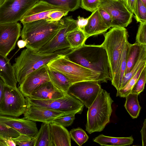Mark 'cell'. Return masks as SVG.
Instances as JSON below:
<instances>
[{
	"mask_svg": "<svg viewBox=\"0 0 146 146\" xmlns=\"http://www.w3.org/2000/svg\"><path fill=\"white\" fill-rule=\"evenodd\" d=\"M24 118L35 121L50 123L64 113L30 104L26 102Z\"/></svg>",
	"mask_w": 146,
	"mask_h": 146,
	"instance_id": "cell-17",
	"label": "cell"
},
{
	"mask_svg": "<svg viewBox=\"0 0 146 146\" xmlns=\"http://www.w3.org/2000/svg\"><path fill=\"white\" fill-rule=\"evenodd\" d=\"M136 42L146 45V22L140 23L136 37Z\"/></svg>",
	"mask_w": 146,
	"mask_h": 146,
	"instance_id": "cell-38",
	"label": "cell"
},
{
	"mask_svg": "<svg viewBox=\"0 0 146 146\" xmlns=\"http://www.w3.org/2000/svg\"><path fill=\"white\" fill-rule=\"evenodd\" d=\"M5 85L4 82L0 78V104L3 97Z\"/></svg>",
	"mask_w": 146,
	"mask_h": 146,
	"instance_id": "cell-46",
	"label": "cell"
},
{
	"mask_svg": "<svg viewBox=\"0 0 146 146\" xmlns=\"http://www.w3.org/2000/svg\"><path fill=\"white\" fill-rule=\"evenodd\" d=\"M138 95L130 93L125 97L124 106L129 115L133 119L137 118L141 109L138 99Z\"/></svg>",
	"mask_w": 146,
	"mask_h": 146,
	"instance_id": "cell-27",
	"label": "cell"
},
{
	"mask_svg": "<svg viewBox=\"0 0 146 146\" xmlns=\"http://www.w3.org/2000/svg\"><path fill=\"white\" fill-rule=\"evenodd\" d=\"M11 138L17 145L21 146H34V145L35 137L20 134L17 137Z\"/></svg>",
	"mask_w": 146,
	"mask_h": 146,
	"instance_id": "cell-36",
	"label": "cell"
},
{
	"mask_svg": "<svg viewBox=\"0 0 146 146\" xmlns=\"http://www.w3.org/2000/svg\"><path fill=\"white\" fill-rule=\"evenodd\" d=\"M66 94L56 88L49 81L42 84L27 97L36 100H47L59 98Z\"/></svg>",
	"mask_w": 146,
	"mask_h": 146,
	"instance_id": "cell-19",
	"label": "cell"
},
{
	"mask_svg": "<svg viewBox=\"0 0 146 146\" xmlns=\"http://www.w3.org/2000/svg\"><path fill=\"white\" fill-rule=\"evenodd\" d=\"M16 144L11 138H3L0 139V146H15Z\"/></svg>",
	"mask_w": 146,
	"mask_h": 146,
	"instance_id": "cell-42",
	"label": "cell"
},
{
	"mask_svg": "<svg viewBox=\"0 0 146 146\" xmlns=\"http://www.w3.org/2000/svg\"><path fill=\"white\" fill-rule=\"evenodd\" d=\"M144 5L146 6V0H141Z\"/></svg>",
	"mask_w": 146,
	"mask_h": 146,
	"instance_id": "cell-49",
	"label": "cell"
},
{
	"mask_svg": "<svg viewBox=\"0 0 146 146\" xmlns=\"http://www.w3.org/2000/svg\"><path fill=\"white\" fill-rule=\"evenodd\" d=\"M39 0H5L0 6V24L17 22Z\"/></svg>",
	"mask_w": 146,
	"mask_h": 146,
	"instance_id": "cell-11",
	"label": "cell"
},
{
	"mask_svg": "<svg viewBox=\"0 0 146 146\" xmlns=\"http://www.w3.org/2000/svg\"><path fill=\"white\" fill-rule=\"evenodd\" d=\"M109 29L102 19L97 9L88 17L87 23L83 31L88 38L91 36L103 34Z\"/></svg>",
	"mask_w": 146,
	"mask_h": 146,
	"instance_id": "cell-18",
	"label": "cell"
},
{
	"mask_svg": "<svg viewBox=\"0 0 146 146\" xmlns=\"http://www.w3.org/2000/svg\"><path fill=\"white\" fill-rule=\"evenodd\" d=\"M137 42H129L127 55L126 66L124 75L128 73L133 67L138 60L145 45Z\"/></svg>",
	"mask_w": 146,
	"mask_h": 146,
	"instance_id": "cell-25",
	"label": "cell"
},
{
	"mask_svg": "<svg viewBox=\"0 0 146 146\" xmlns=\"http://www.w3.org/2000/svg\"><path fill=\"white\" fill-rule=\"evenodd\" d=\"M67 10H68L39 0L27 11L20 21L23 25L39 20L48 19V15L55 11Z\"/></svg>",
	"mask_w": 146,
	"mask_h": 146,
	"instance_id": "cell-15",
	"label": "cell"
},
{
	"mask_svg": "<svg viewBox=\"0 0 146 146\" xmlns=\"http://www.w3.org/2000/svg\"><path fill=\"white\" fill-rule=\"evenodd\" d=\"M113 102L110 93L102 89L88 108L86 130L89 134L103 131L110 122Z\"/></svg>",
	"mask_w": 146,
	"mask_h": 146,
	"instance_id": "cell-3",
	"label": "cell"
},
{
	"mask_svg": "<svg viewBox=\"0 0 146 146\" xmlns=\"http://www.w3.org/2000/svg\"><path fill=\"white\" fill-rule=\"evenodd\" d=\"M127 9L133 14L136 0H123Z\"/></svg>",
	"mask_w": 146,
	"mask_h": 146,
	"instance_id": "cell-44",
	"label": "cell"
},
{
	"mask_svg": "<svg viewBox=\"0 0 146 146\" xmlns=\"http://www.w3.org/2000/svg\"><path fill=\"white\" fill-rule=\"evenodd\" d=\"M98 8L104 9L111 16V27L125 28L132 21L133 14L127 9L123 0H100Z\"/></svg>",
	"mask_w": 146,
	"mask_h": 146,
	"instance_id": "cell-10",
	"label": "cell"
},
{
	"mask_svg": "<svg viewBox=\"0 0 146 146\" xmlns=\"http://www.w3.org/2000/svg\"><path fill=\"white\" fill-rule=\"evenodd\" d=\"M63 19L64 23V27L59 31L51 40L37 51H34V52L39 54L44 55L76 49L70 46L66 37L71 32L78 28L77 20L74 19L72 16L66 17Z\"/></svg>",
	"mask_w": 146,
	"mask_h": 146,
	"instance_id": "cell-7",
	"label": "cell"
},
{
	"mask_svg": "<svg viewBox=\"0 0 146 146\" xmlns=\"http://www.w3.org/2000/svg\"><path fill=\"white\" fill-rule=\"evenodd\" d=\"M74 50L55 52L48 55H40L27 48L23 50L19 56L15 58L13 65L19 86L30 73L42 66L46 65L52 60L62 56H66Z\"/></svg>",
	"mask_w": 146,
	"mask_h": 146,
	"instance_id": "cell-4",
	"label": "cell"
},
{
	"mask_svg": "<svg viewBox=\"0 0 146 146\" xmlns=\"http://www.w3.org/2000/svg\"><path fill=\"white\" fill-rule=\"evenodd\" d=\"M5 1V0H0V6L3 4Z\"/></svg>",
	"mask_w": 146,
	"mask_h": 146,
	"instance_id": "cell-48",
	"label": "cell"
},
{
	"mask_svg": "<svg viewBox=\"0 0 146 146\" xmlns=\"http://www.w3.org/2000/svg\"><path fill=\"white\" fill-rule=\"evenodd\" d=\"M25 97L18 88L5 85L0 114L18 117L23 114L26 107Z\"/></svg>",
	"mask_w": 146,
	"mask_h": 146,
	"instance_id": "cell-8",
	"label": "cell"
},
{
	"mask_svg": "<svg viewBox=\"0 0 146 146\" xmlns=\"http://www.w3.org/2000/svg\"><path fill=\"white\" fill-rule=\"evenodd\" d=\"M146 67H145L142 71L130 93L139 95L143 90L146 82Z\"/></svg>",
	"mask_w": 146,
	"mask_h": 146,
	"instance_id": "cell-35",
	"label": "cell"
},
{
	"mask_svg": "<svg viewBox=\"0 0 146 146\" xmlns=\"http://www.w3.org/2000/svg\"><path fill=\"white\" fill-rule=\"evenodd\" d=\"M19 134L17 131L0 123V139L16 137Z\"/></svg>",
	"mask_w": 146,
	"mask_h": 146,
	"instance_id": "cell-37",
	"label": "cell"
},
{
	"mask_svg": "<svg viewBox=\"0 0 146 146\" xmlns=\"http://www.w3.org/2000/svg\"><path fill=\"white\" fill-rule=\"evenodd\" d=\"M23 25L21 36L27 42L25 47L35 51L51 40L64 27V23L63 18L58 21L48 18Z\"/></svg>",
	"mask_w": 146,
	"mask_h": 146,
	"instance_id": "cell-2",
	"label": "cell"
},
{
	"mask_svg": "<svg viewBox=\"0 0 146 146\" xmlns=\"http://www.w3.org/2000/svg\"><path fill=\"white\" fill-rule=\"evenodd\" d=\"M69 10L57 11L51 13L48 16V18L53 21H58L60 20L63 16L67 15Z\"/></svg>",
	"mask_w": 146,
	"mask_h": 146,
	"instance_id": "cell-41",
	"label": "cell"
},
{
	"mask_svg": "<svg viewBox=\"0 0 146 146\" xmlns=\"http://www.w3.org/2000/svg\"><path fill=\"white\" fill-rule=\"evenodd\" d=\"M100 0H81L80 7L85 10L93 12L98 9Z\"/></svg>",
	"mask_w": 146,
	"mask_h": 146,
	"instance_id": "cell-39",
	"label": "cell"
},
{
	"mask_svg": "<svg viewBox=\"0 0 146 146\" xmlns=\"http://www.w3.org/2000/svg\"><path fill=\"white\" fill-rule=\"evenodd\" d=\"M48 72L52 84L59 90L67 94L69 88L72 84L69 79L61 73L48 68Z\"/></svg>",
	"mask_w": 146,
	"mask_h": 146,
	"instance_id": "cell-24",
	"label": "cell"
},
{
	"mask_svg": "<svg viewBox=\"0 0 146 146\" xmlns=\"http://www.w3.org/2000/svg\"><path fill=\"white\" fill-rule=\"evenodd\" d=\"M99 12L103 21L110 29L111 27L112 21V18L110 15L106 11L101 8H98Z\"/></svg>",
	"mask_w": 146,
	"mask_h": 146,
	"instance_id": "cell-40",
	"label": "cell"
},
{
	"mask_svg": "<svg viewBox=\"0 0 146 146\" xmlns=\"http://www.w3.org/2000/svg\"><path fill=\"white\" fill-rule=\"evenodd\" d=\"M50 131L54 146H71L69 132L65 127L53 122L49 123Z\"/></svg>",
	"mask_w": 146,
	"mask_h": 146,
	"instance_id": "cell-20",
	"label": "cell"
},
{
	"mask_svg": "<svg viewBox=\"0 0 146 146\" xmlns=\"http://www.w3.org/2000/svg\"><path fill=\"white\" fill-rule=\"evenodd\" d=\"M48 67L44 65L28 74L19 85L18 88L24 96L27 97L39 86L50 81Z\"/></svg>",
	"mask_w": 146,
	"mask_h": 146,
	"instance_id": "cell-14",
	"label": "cell"
},
{
	"mask_svg": "<svg viewBox=\"0 0 146 146\" xmlns=\"http://www.w3.org/2000/svg\"><path fill=\"white\" fill-rule=\"evenodd\" d=\"M104 39L101 44L108 56L111 80L115 76L128 34L125 28L113 27L104 34Z\"/></svg>",
	"mask_w": 146,
	"mask_h": 146,
	"instance_id": "cell-6",
	"label": "cell"
},
{
	"mask_svg": "<svg viewBox=\"0 0 146 146\" xmlns=\"http://www.w3.org/2000/svg\"><path fill=\"white\" fill-rule=\"evenodd\" d=\"M145 64H146V45L144 46L140 56L133 67L129 72L124 75L120 89L124 87L139 69Z\"/></svg>",
	"mask_w": 146,
	"mask_h": 146,
	"instance_id": "cell-29",
	"label": "cell"
},
{
	"mask_svg": "<svg viewBox=\"0 0 146 146\" xmlns=\"http://www.w3.org/2000/svg\"><path fill=\"white\" fill-rule=\"evenodd\" d=\"M65 57L70 61L100 73L107 81L111 78L106 52L100 45H86L76 48Z\"/></svg>",
	"mask_w": 146,
	"mask_h": 146,
	"instance_id": "cell-1",
	"label": "cell"
},
{
	"mask_svg": "<svg viewBox=\"0 0 146 146\" xmlns=\"http://www.w3.org/2000/svg\"><path fill=\"white\" fill-rule=\"evenodd\" d=\"M137 22H146V6L141 0H136L133 14Z\"/></svg>",
	"mask_w": 146,
	"mask_h": 146,
	"instance_id": "cell-33",
	"label": "cell"
},
{
	"mask_svg": "<svg viewBox=\"0 0 146 146\" xmlns=\"http://www.w3.org/2000/svg\"><path fill=\"white\" fill-rule=\"evenodd\" d=\"M146 64L142 66L138 70L136 73L132 77L123 88L117 90L116 96L120 97L125 98L130 94L138 78L144 68L146 67Z\"/></svg>",
	"mask_w": 146,
	"mask_h": 146,
	"instance_id": "cell-31",
	"label": "cell"
},
{
	"mask_svg": "<svg viewBox=\"0 0 146 146\" xmlns=\"http://www.w3.org/2000/svg\"><path fill=\"white\" fill-rule=\"evenodd\" d=\"M87 38L84 32L78 28L71 32L66 37V39L70 46L75 48L85 44Z\"/></svg>",
	"mask_w": 146,
	"mask_h": 146,
	"instance_id": "cell-28",
	"label": "cell"
},
{
	"mask_svg": "<svg viewBox=\"0 0 146 146\" xmlns=\"http://www.w3.org/2000/svg\"><path fill=\"white\" fill-rule=\"evenodd\" d=\"M146 119H145L143 123V126L140 131L141 134L142 143L143 146L146 145Z\"/></svg>",
	"mask_w": 146,
	"mask_h": 146,
	"instance_id": "cell-45",
	"label": "cell"
},
{
	"mask_svg": "<svg viewBox=\"0 0 146 146\" xmlns=\"http://www.w3.org/2000/svg\"><path fill=\"white\" fill-rule=\"evenodd\" d=\"M0 78L6 85L17 87V80L14 68L10 60L0 53Z\"/></svg>",
	"mask_w": 146,
	"mask_h": 146,
	"instance_id": "cell-21",
	"label": "cell"
},
{
	"mask_svg": "<svg viewBox=\"0 0 146 146\" xmlns=\"http://www.w3.org/2000/svg\"><path fill=\"white\" fill-rule=\"evenodd\" d=\"M35 137L34 146H54L51 136L48 123H42Z\"/></svg>",
	"mask_w": 146,
	"mask_h": 146,
	"instance_id": "cell-26",
	"label": "cell"
},
{
	"mask_svg": "<svg viewBox=\"0 0 146 146\" xmlns=\"http://www.w3.org/2000/svg\"><path fill=\"white\" fill-rule=\"evenodd\" d=\"M0 123L18 132L20 134L35 137L38 130L35 121L24 118L0 114Z\"/></svg>",
	"mask_w": 146,
	"mask_h": 146,
	"instance_id": "cell-16",
	"label": "cell"
},
{
	"mask_svg": "<svg viewBox=\"0 0 146 146\" xmlns=\"http://www.w3.org/2000/svg\"><path fill=\"white\" fill-rule=\"evenodd\" d=\"M102 89L97 81H83L72 84L69 88L67 94L79 100L88 108Z\"/></svg>",
	"mask_w": 146,
	"mask_h": 146,
	"instance_id": "cell-12",
	"label": "cell"
},
{
	"mask_svg": "<svg viewBox=\"0 0 146 146\" xmlns=\"http://www.w3.org/2000/svg\"><path fill=\"white\" fill-rule=\"evenodd\" d=\"M52 5L68 9L73 11L80 6L81 0H39Z\"/></svg>",
	"mask_w": 146,
	"mask_h": 146,
	"instance_id": "cell-30",
	"label": "cell"
},
{
	"mask_svg": "<svg viewBox=\"0 0 146 146\" xmlns=\"http://www.w3.org/2000/svg\"><path fill=\"white\" fill-rule=\"evenodd\" d=\"M27 45V42L22 39L19 40L17 42V45L20 49L25 47Z\"/></svg>",
	"mask_w": 146,
	"mask_h": 146,
	"instance_id": "cell-47",
	"label": "cell"
},
{
	"mask_svg": "<svg viewBox=\"0 0 146 146\" xmlns=\"http://www.w3.org/2000/svg\"><path fill=\"white\" fill-rule=\"evenodd\" d=\"M76 114V112L64 114L56 118L52 122L65 127L69 126L73 123Z\"/></svg>",
	"mask_w": 146,
	"mask_h": 146,
	"instance_id": "cell-34",
	"label": "cell"
},
{
	"mask_svg": "<svg viewBox=\"0 0 146 146\" xmlns=\"http://www.w3.org/2000/svg\"><path fill=\"white\" fill-rule=\"evenodd\" d=\"M129 43L128 41L125 44L115 76L111 80L112 85L117 90L120 88L126 68Z\"/></svg>",
	"mask_w": 146,
	"mask_h": 146,
	"instance_id": "cell-23",
	"label": "cell"
},
{
	"mask_svg": "<svg viewBox=\"0 0 146 146\" xmlns=\"http://www.w3.org/2000/svg\"><path fill=\"white\" fill-rule=\"evenodd\" d=\"M69 133L71 138L79 146H81L89 139L85 131L80 127L71 129Z\"/></svg>",
	"mask_w": 146,
	"mask_h": 146,
	"instance_id": "cell-32",
	"label": "cell"
},
{
	"mask_svg": "<svg viewBox=\"0 0 146 146\" xmlns=\"http://www.w3.org/2000/svg\"><path fill=\"white\" fill-rule=\"evenodd\" d=\"M25 98L26 103L65 114L76 112L81 114L84 107L79 100L68 94L62 97L50 100H39L28 97Z\"/></svg>",
	"mask_w": 146,
	"mask_h": 146,
	"instance_id": "cell-9",
	"label": "cell"
},
{
	"mask_svg": "<svg viewBox=\"0 0 146 146\" xmlns=\"http://www.w3.org/2000/svg\"><path fill=\"white\" fill-rule=\"evenodd\" d=\"M21 26L17 22L0 24V53L7 56L15 49L21 36Z\"/></svg>",
	"mask_w": 146,
	"mask_h": 146,
	"instance_id": "cell-13",
	"label": "cell"
},
{
	"mask_svg": "<svg viewBox=\"0 0 146 146\" xmlns=\"http://www.w3.org/2000/svg\"><path fill=\"white\" fill-rule=\"evenodd\" d=\"M46 65L49 69L64 75L72 84L86 81H97L100 84L108 81L100 73L72 62L64 55L52 60Z\"/></svg>",
	"mask_w": 146,
	"mask_h": 146,
	"instance_id": "cell-5",
	"label": "cell"
},
{
	"mask_svg": "<svg viewBox=\"0 0 146 146\" xmlns=\"http://www.w3.org/2000/svg\"><path fill=\"white\" fill-rule=\"evenodd\" d=\"M88 20V17L85 18L79 16L77 20V23L79 28L82 31L85 26L87 25Z\"/></svg>",
	"mask_w": 146,
	"mask_h": 146,
	"instance_id": "cell-43",
	"label": "cell"
},
{
	"mask_svg": "<svg viewBox=\"0 0 146 146\" xmlns=\"http://www.w3.org/2000/svg\"><path fill=\"white\" fill-rule=\"evenodd\" d=\"M133 139L132 136L127 137H114L99 135L93 139L94 142L102 146H123L130 145L133 143Z\"/></svg>",
	"mask_w": 146,
	"mask_h": 146,
	"instance_id": "cell-22",
	"label": "cell"
}]
</instances>
